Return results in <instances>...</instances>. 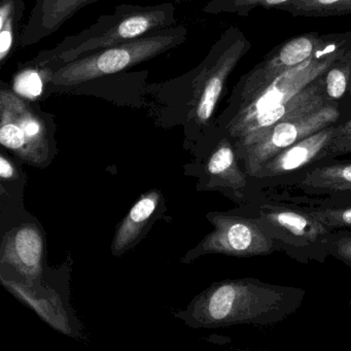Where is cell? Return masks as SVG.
Masks as SVG:
<instances>
[{
  "instance_id": "30bf717a",
  "label": "cell",
  "mask_w": 351,
  "mask_h": 351,
  "mask_svg": "<svg viewBox=\"0 0 351 351\" xmlns=\"http://www.w3.org/2000/svg\"><path fill=\"white\" fill-rule=\"evenodd\" d=\"M213 232L194 250L197 256L219 254L237 258H254L272 254V240L254 217L238 210L209 215Z\"/></svg>"
},
{
  "instance_id": "9c48e42d",
  "label": "cell",
  "mask_w": 351,
  "mask_h": 351,
  "mask_svg": "<svg viewBox=\"0 0 351 351\" xmlns=\"http://www.w3.org/2000/svg\"><path fill=\"white\" fill-rule=\"evenodd\" d=\"M339 122H342L339 104H328L314 112L282 121L237 151L240 163L252 178L263 164L277 154L305 137Z\"/></svg>"
},
{
  "instance_id": "ba28073f",
  "label": "cell",
  "mask_w": 351,
  "mask_h": 351,
  "mask_svg": "<svg viewBox=\"0 0 351 351\" xmlns=\"http://www.w3.org/2000/svg\"><path fill=\"white\" fill-rule=\"evenodd\" d=\"M275 200L295 204L338 206L351 204V159H330L258 191Z\"/></svg>"
},
{
  "instance_id": "e0dca14e",
  "label": "cell",
  "mask_w": 351,
  "mask_h": 351,
  "mask_svg": "<svg viewBox=\"0 0 351 351\" xmlns=\"http://www.w3.org/2000/svg\"><path fill=\"white\" fill-rule=\"evenodd\" d=\"M1 283L9 289L22 303L32 308L38 316L55 330L65 335L71 334L69 316L65 313L60 299L56 293H52L48 298L38 297L36 293L29 287L22 285L19 281L9 280L1 276Z\"/></svg>"
},
{
  "instance_id": "5b68a950",
  "label": "cell",
  "mask_w": 351,
  "mask_h": 351,
  "mask_svg": "<svg viewBox=\"0 0 351 351\" xmlns=\"http://www.w3.org/2000/svg\"><path fill=\"white\" fill-rule=\"evenodd\" d=\"M237 210L254 217L272 240L275 252H283L295 262L324 264L330 256L328 239L335 230L293 203L256 192Z\"/></svg>"
},
{
  "instance_id": "83f0119b",
  "label": "cell",
  "mask_w": 351,
  "mask_h": 351,
  "mask_svg": "<svg viewBox=\"0 0 351 351\" xmlns=\"http://www.w3.org/2000/svg\"><path fill=\"white\" fill-rule=\"evenodd\" d=\"M351 118V108H349L348 112L346 114V118H345V121L348 120V119Z\"/></svg>"
},
{
  "instance_id": "8992f818",
  "label": "cell",
  "mask_w": 351,
  "mask_h": 351,
  "mask_svg": "<svg viewBox=\"0 0 351 351\" xmlns=\"http://www.w3.org/2000/svg\"><path fill=\"white\" fill-rule=\"evenodd\" d=\"M186 38L188 28L176 24L167 29L92 53L56 69L49 86V93L63 94L69 88L89 80L127 71L182 46Z\"/></svg>"
},
{
  "instance_id": "5bb4252c",
  "label": "cell",
  "mask_w": 351,
  "mask_h": 351,
  "mask_svg": "<svg viewBox=\"0 0 351 351\" xmlns=\"http://www.w3.org/2000/svg\"><path fill=\"white\" fill-rule=\"evenodd\" d=\"M149 71H122L114 75H104L69 88L66 95L93 96L114 102L117 106H147Z\"/></svg>"
},
{
  "instance_id": "7a4b0ae2",
  "label": "cell",
  "mask_w": 351,
  "mask_h": 351,
  "mask_svg": "<svg viewBox=\"0 0 351 351\" xmlns=\"http://www.w3.org/2000/svg\"><path fill=\"white\" fill-rule=\"evenodd\" d=\"M305 297L302 287L272 285L252 277L229 279L213 283L197 295L189 312L197 328L271 326L295 314Z\"/></svg>"
},
{
  "instance_id": "f1b7e54d",
  "label": "cell",
  "mask_w": 351,
  "mask_h": 351,
  "mask_svg": "<svg viewBox=\"0 0 351 351\" xmlns=\"http://www.w3.org/2000/svg\"><path fill=\"white\" fill-rule=\"evenodd\" d=\"M348 306H351V300H349Z\"/></svg>"
},
{
  "instance_id": "52a82bcc",
  "label": "cell",
  "mask_w": 351,
  "mask_h": 351,
  "mask_svg": "<svg viewBox=\"0 0 351 351\" xmlns=\"http://www.w3.org/2000/svg\"><path fill=\"white\" fill-rule=\"evenodd\" d=\"M53 120L40 108L0 82V143L28 163L42 165L50 156Z\"/></svg>"
},
{
  "instance_id": "277c9868",
  "label": "cell",
  "mask_w": 351,
  "mask_h": 351,
  "mask_svg": "<svg viewBox=\"0 0 351 351\" xmlns=\"http://www.w3.org/2000/svg\"><path fill=\"white\" fill-rule=\"evenodd\" d=\"M351 48V32L330 34L328 40L302 64L271 80L250 95L230 98L229 106L219 121L221 134L232 137L258 114L303 91L324 75Z\"/></svg>"
},
{
  "instance_id": "484cf974",
  "label": "cell",
  "mask_w": 351,
  "mask_h": 351,
  "mask_svg": "<svg viewBox=\"0 0 351 351\" xmlns=\"http://www.w3.org/2000/svg\"><path fill=\"white\" fill-rule=\"evenodd\" d=\"M0 176L3 180H14L15 178V169L9 160L5 159V156L0 157Z\"/></svg>"
},
{
  "instance_id": "d4e9b609",
  "label": "cell",
  "mask_w": 351,
  "mask_h": 351,
  "mask_svg": "<svg viewBox=\"0 0 351 351\" xmlns=\"http://www.w3.org/2000/svg\"><path fill=\"white\" fill-rule=\"evenodd\" d=\"M330 159L351 154V118L340 122L328 147Z\"/></svg>"
},
{
  "instance_id": "d6986e66",
  "label": "cell",
  "mask_w": 351,
  "mask_h": 351,
  "mask_svg": "<svg viewBox=\"0 0 351 351\" xmlns=\"http://www.w3.org/2000/svg\"><path fill=\"white\" fill-rule=\"evenodd\" d=\"M56 67L52 65L30 64L27 61L18 64L12 79V89L30 101L40 102L49 97V86Z\"/></svg>"
},
{
  "instance_id": "603a6c76",
  "label": "cell",
  "mask_w": 351,
  "mask_h": 351,
  "mask_svg": "<svg viewBox=\"0 0 351 351\" xmlns=\"http://www.w3.org/2000/svg\"><path fill=\"white\" fill-rule=\"evenodd\" d=\"M287 202V201H285ZM291 203V202H289ZM295 204V203H293ZM332 230L351 229V204L338 206H316L295 204Z\"/></svg>"
},
{
  "instance_id": "9a60e30c",
  "label": "cell",
  "mask_w": 351,
  "mask_h": 351,
  "mask_svg": "<svg viewBox=\"0 0 351 351\" xmlns=\"http://www.w3.org/2000/svg\"><path fill=\"white\" fill-rule=\"evenodd\" d=\"M44 258V238L34 223H25L5 234L1 264L15 269L29 285L40 278Z\"/></svg>"
},
{
  "instance_id": "ffe728a7",
  "label": "cell",
  "mask_w": 351,
  "mask_h": 351,
  "mask_svg": "<svg viewBox=\"0 0 351 351\" xmlns=\"http://www.w3.org/2000/svg\"><path fill=\"white\" fill-rule=\"evenodd\" d=\"M25 13V0H0V66L19 48L20 25Z\"/></svg>"
},
{
  "instance_id": "6da1fadb",
  "label": "cell",
  "mask_w": 351,
  "mask_h": 351,
  "mask_svg": "<svg viewBox=\"0 0 351 351\" xmlns=\"http://www.w3.org/2000/svg\"><path fill=\"white\" fill-rule=\"evenodd\" d=\"M252 44L239 28L232 26L211 47L202 62L188 73L163 83L149 84L147 106L186 112L189 122L208 128L223 97L229 77Z\"/></svg>"
},
{
  "instance_id": "ac0fdd59",
  "label": "cell",
  "mask_w": 351,
  "mask_h": 351,
  "mask_svg": "<svg viewBox=\"0 0 351 351\" xmlns=\"http://www.w3.org/2000/svg\"><path fill=\"white\" fill-rule=\"evenodd\" d=\"M159 199V192L152 191L143 195L131 208L114 235L112 247L114 254L119 256L124 252L139 237L143 227L155 213Z\"/></svg>"
},
{
  "instance_id": "4fadbf2b",
  "label": "cell",
  "mask_w": 351,
  "mask_h": 351,
  "mask_svg": "<svg viewBox=\"0 0 351 351\" xmlns=\"http://www.w3.org/2000/svg\"><path fill=\"white\" fill-rule=\"evenodd\" d=\"M205 171L209 186L225 191L240 206L256 193L252 178L240 163L235 145L227 135L219 136L207 160Z\"/></svg>"
},
{
  "instance_id": "cb8c5ba5",
  "label": "cell",
  "mask_w": 351,
  "mask_h": 351,
  "mask_svg": "<svg viewBox=\"0 0 351 351\" xmlns=\"http://www.w3.org/2000/svg\"><path fill=\"white\" fill-rule=\"evenodd\" d=\"M328 256L351 268V229L335 230L328 239Z\"/></svg>"
},
{
  "instance_id": "44dd1931",
  "label": "cell",
  "mask_w": 351,
  "mask_h": 351,
  "mask_svg": "<svg viewBox=\"0 0 351 351\" xmlns=\"http://www.w3.org/2000/svg\"><path fill=\"white\" fill-rule=\"evenodd\" d=\"M280 10L295 17H336L351 14V0H295Z\"/></svg>"
},
{
  "instance_id": "2e32d148",
  "label": "cell",
  "mask_w": 351,
  "mask_h": 351,
  "mask_svg": "<svg viewBox=\"0 0 351 351\" xmlns=\"http://www.w3.org/2000/svg\"><path fill=\"white\" fill-rule=\"evenodd\" d=\"M99 0H36L22 30L19 48L38 44L58 32L77 12Z\"/></svg>"
},
{
  "instance_id": "4316f807",
  "label": "cell",
  "mask_w": 351,
  "mask_h": 351,
  "mask_svg": "<svg viewBox=\"0 0 351 351\" xmlns=\"http://www.w3.org/2000/svg\"><path fill=\"white\" fill-rule=\"evenodd\" d=\"M351 108V77L350 81H349L348 89H347L346 95L343 98L342 101L340 104V110L341 112H342V122H344L345 118H346L347 112H348L349 108Z\"/></svg>"
},
{
  "instance_id": "8fae6325",
  "label": "cell",
  "mask_w": 351,
  "mask_h": 351,
  "mask_svg": "<svg viewBox=\"0 0 351 351\" xmlns=\"http://www.w3.org/2000/svg\"><path fill=\"white\" fill-rule=\"evenodd\" d=\"M339 123L305 137L263 164L252 178L256 192L273 188L314 164L330 160L328 147Z\"/></svg>"
},
{
  "instance_id": "3957f363",
  "label": "cell",
  "mask_w": 351,
  "mask_h": 351,
  "mask_svg": "<svg viewBox=\"0 0 351 351\" xmlns=\"http://www.w3.org/2000/svg\"><path fill=\"white\" fill-rule=\"evenodd\" d=\"M176 7L164 3L155 5L123 3L110 15L100 16L95 23L79 34L66 36L51 50L38 53L30 64L52 65L58 69L66 63L94 52L129 42L152 32L176 26Z\"/></svg>"
},
{
  "instance_id": "7402d4cb",
  "label": "cell",
  "mask_w": 351,
  "mask_h": 351,
  "mask_svg": "<svg viewBox=\"0 0 351 351\" xmlns=\"http://www.w3.org/2000/svg\"><path fill=\"white\" fill-rule=\"evenodd\" d=\"M293 1L295 0H211L205 5L203 12L210 15L236 14L239 16H247L250 12L254 11L256 8H275L280 10Z\"/></svg>"
},
{
  "instance_id": "7c38bea8",
  "label": "cell",
  "mask_w": 351,
  "mask_h": 351,
  "mask_svg": "<svg viewBox=\"0 0 351 351\" xmlns=\"http://www.w3.org/2000/svg\"><path fill=\"white\" fill-rule=\"evenodd\" d=\"M328 36L306 34L279 45L263 62L239 80L230 98L236 99L250 95L271 80L302 64L328 40Z\"/></svg>"
}]
</instances>
